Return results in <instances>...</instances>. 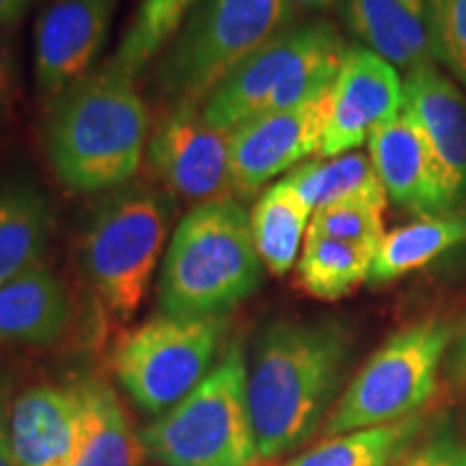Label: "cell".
I'll list each match as a JSON object with an SVG mask.
<instances>
[{
  "label": "cell",
  "instance_id": "cell-7",
  "mask_svg": "<svg viewBox=\"0 0 466 466\" xmlns=\"http://www.w3.org/2000/svg\"><path fill=\"white\" fill-rule=\"evenodd\" d=\"M173 218L168 192L130 182L104 195L83 231L85 275L116 318L137 313L165 248Z\"/></svg>",
  "mask_w": 466,
  "mask_h": 466
},
{
  "label": "cell",
  "instance_id": "cell-5",
  "mask_svg": "<svg viewBox=\"0 0 466 466\" xmlns=\"http://www.w3.org/2000/svg\"><path fill=\"white\" fill-rule=\"evenodd\" d=\"M138 436L145 456L162 466L258 464L242 341H231L212 371Z\"/></svg>",
  "mask_w": 466,
  "mask_h": 466
},
{
  "label": "cell",
  "instance_id": "cell-10",
  "mask_svg": "<svg viewBox=\"0 0 466 466\" xmlns=\"http://www.w3.org/2000/svg\"><path fill=\"white\" fill-rule=\"evenodd\" d=\"M330 113V89L300 106L264 113L231 130L233 199H248L272 177L319 154Z\"/></svg>",
  "mask_w": 466,
  "mask_h": 466
},
{
  "label": "cell",
  "instance_id": "cell-6",
  "mask_svg": "<svg viewBox=\"0 0 466 466\" xmlns=\"http://www.w3.org/2000/svg\"><path fill=\"white\" fill-rule=\"evenodd\" d=\"M288 0H197L156 58V86L171 106L203 104L240 63L289 26Z\"/></svg>",
  "mask_w": 466,
  "mask_h": 466
},
{
  "label": "cell",
  "instance_id": "cell-17",
  "mask_svg": "<svg viewBox=\"0 0 466 466\" xmlns=\"http://www.w3.org/2000/svg\"><path fill=\"white\" fill-rule=\"evenodd\" d=\"M343 22L363 48L401 72L436 63L432 0H341Z\"/></svg>",
  "mask_w": 466,
  "mask_h": 466
},
{
  "label": "cell",
  "instance_id": "cell-25",
  "mask_svg": "<svg viewBox=\"0 0 466 466\" xmlns=\"http://www.w3.org/2000/svg\"><path fill=\"white\" fill-rule=\"evenodd\" d=\"M417 428V419L408 417L404 421L330 436L288 466H391Z\"/></svg>",
  "mask_w": 466,
  "mask_h": 466
},
{
  "label": "cell",
  "instance_id": "cell-9",
  "mask_svg": "<svg viewBox=\"0 0 466 466\" xmlns=\"http://www.w3.org/2000/svg\"><path fill=\"white\" fill-rule=\"evenodd\" d=\"M229 319H149L119 341L113 354L115 374L138 408L167 412L212 371Z\"/></svg>",
  "mask_w": 466,
  "mask_h": 466
},
{
  "label": "cell",
  "instance_id": "cell-33",
  "mask_svg": "<svg viewBox=\"0 0 466 466\" xmlns=\"http://www.w3.org/2000/svg\"><path fill=\"white\" fill-rule=\"evenodd\" d=\"M291 9H299V11H324L335 7L337 3L341 0H288Z\"/></svg>",
  "mask_w": 466,
  "mask_h": 466
},
{
  "label": "cell",
  "instance_id": "cell-34",
  "mask_svg": "<svg viewBox=\"0 0 466 466\" xmlns=\"http://www.w3.org/2000/svg\"><path fill=\"white\" fill-rule=\"evenodd\" d=\"M453 370H456L458 378L466 380V329H464L462 337H460L456 352H453Z\"/></svg>",
  "mask_w": 466,
  "mask_h": 466
},
{
  "label": "cell",
  "instance_id": "cell-26",
  "mask_svg": "<svg viewBox=\"0 0 466 466\" xmlns=\"http://www.w3.org/2000/svg\"><path fill=\"white\" fill-rule=\"evenodd\" d=\"M195 3L197 0H143L110 61L137 78L147 63L160 56Z\"/></svg>",
  "mask_w": 466,
  "mask_h": 466
},
{
  "label": "cell",
  "instance_id": "cell-30",
  "mask_svg": "<svg viewBox=\"0 0 466 466\" xmlns=\"http://www.w3.org/2000/svg\"><path fill=\"white\" fill-rule=\"evenodd\" d=\"M401 466H466V447L451 439H439L412 453Z\"/></svg>",
  "mask_w": 466,
  "mask_h": 466
},
{
  "label": "cell",
  "instance_id": "cell-20",
  "mask_svg": "<svg viewBox=\"0 0 466 466\" xmlns=\"http://www.w3.org/2000/svg\"><path fill=\"white\" fill-rule=\"evenodd\" d=\"M55 217L46 192L33 179H0V285L42 261Z\"/></svg>",
  "mask_w": 466,
  "mask_h": 466
},
{
  "label": "cell",
  "instance_id": "cell-12",
  "mask_svg": "<svg viewBox=\"0 0 466 466\" xmlns=\"http://www.w3.org/2000/svg\"><path fill=\"white\" fill-rule=\"evenodd\" d=\"M119 0H50L35 25V86L52 102L93 72Z\"/></svg>",
  "mask_w": 466,
  "mask_h": 466
},
{
  "label": "cell",
  "instance_id": "cell-16",
  "mask_svg": "<svg viewBox=\"0 0 466 466\" xmlns=\"http://www.w3.org/2000/svg\"><path fill=\"white\" fill-rule=\"evenodd\" d=\"M80 434L76 384H35L11 401L14 466H74Z\"/></svg>",
  "mask_w": 466,
  "mask_h": 466
},
{
  "label": "cell",
  "instance_id": "cell-14",
  "mask_svg": "<svg viewBox=\"0 0 466 466\" xmlns=\"http://www.w3.org/2000/svg\"><path fill=\"white\" fill-rule=\"evenodd\" d=\"M370 158L395 206L432 217L458 209L423 132L404 110L371 134Z\"/></svg>",
  "mask_w": 466,
  "mask_h": 466
},
{
  "label": "cell",
  "instance_id": "cell-32",
  "mask_svg": "<svg viewBox=\"0 0 466 466\" xmlns=\"http://www.w3.org/2000/svg\"><path fill=\"white\" fill-rule=\"evenodd\" d=\"M35 0H0V31L3 28H15L22 17L28 14Z\"/></svg>",
  "mask_w": 466,
  "mask_h": 466
},
{
  "label": "cell",
  "instance_id": "cell-19",
  "mask_svg": "<svg viewBox=\"0 0 466 466\" xmlns=\"http://www.w3.org/2000/svg\"><path fill=\"white\" fill-rule=\"evenodd\" d=\"M80 400V434L74 466H143L141 436L132 430L121 400L108 382L74 380Z\"/></svg>",
  "mask_w": 466,
  "mask_h": 466
},
{
  "label": "cell",
  "instance_id": "cell-1",
  "mask_svg": "<svg viewBox=\"0 0 466 466\" xmlns=\"http://www.w3.org/2000/svg\"><path fill=\"white\" fill-rule=\"evenodd\" d=\"M350 337L337 322L279 319L261 330L248 365V412L261 460L300 447L341 384Z\"/></svg>",
  "mask_w": 466,
  "mask_h": 466
},
{
  "label": "cell",
  "instance_id": "cell-13",
  "mask_svg": "<svg viewBox=\"0 0 466 466\" xmlns=\"http://www.w3.org/2000/svg\"><path fill=\"white\" fill-rule=\"evenodd\" d=\"M401 106L404 80L398 69L363 46L348 48L330 85V113L319 156L335 158L359 149L378 127L400 115Z\"/></svg>",
  "mask_w": 466,
  "mask_h": 466
},
{
  "label": "cell",
  "instance_id": "cell-21",
  "mask_svg": "<svg viewBox=\"0 0 466 466\" xmlns=\"http://www.w3.org/2000/svg\"><path fill=\"white\" fill-rule=\"evenodd\" d=\"M466 242V209L421 217L384 233L371 261V285H384L432 264L447 250Z\"/></svg>",
  "mask_w": 466,
  "mask_h": 466
},
{
  "label": "cell",
  "instance_id": "cell-24",
  "mask_svg": "<svg viewBox=\"0 0 466 466\" xmlns=\"http://www.w3.org/2000/svg\"><path fill=\"white\" fill-rule=\"evenodd\" d=\"M376 248L307 233L296 277L318 300H337L370 279Z\"/></svg>",
  "mask_w": 466,
  "mask_h": 466
},
{
  "label": "cell",
  "instance_id": "cell-4",
  "mask_svg": "<svg viewBox=\"0 0 466 466\" xmlns=\"http://www.w3.org/2000/svg\"><path fill=\"white\" fill-rule=\"evenodd\" d=\"M348 46L324 20L285 26L240 63L203 102V116L236 130L264 113L300 106L330 89Z\"/></svg>",
  "mask_w": 466,
  "mask_h": 466
},
{
  "label": "cell",
  "instance_id": "cell-29",
  "mask_svg": "<svg viewBox=\"0 0 466 466\" xmlns=\"http://www.w3.org/2000/svg\"><path fill=\"white\" fill-rule=\"evenodd\" d=\"M20 96V58L14 28L0 31V124L7 121Z\"/></svg>",
  "mask_w": 466,
  "mask_h": 466
},
{
  "label": "cell",
  "instance_id": "cell-31",
  "mask_svg": "<svg viewBox=\"0 0 466 466\" xmlns=\"http://www.w3.org/2000/svg\"><path fill=\"white\" fill-rule=\"evenodd\" d=\"M11 387L7 378H0V466H14L9 445V410H11Z\"/></svg>",
  "mask_w": 466,
  "mask_h": 466
},
{
  "label": "cell",
  "instance_id": "cell-8",
  "mask_svg": "<svg viewBox=\"0 0 466 466\" xmlns=\"http://www.w3.org/2000/svg\"><path fill=\"white\" fill-rule=\"evenodd\" d=\"M450 339V326L442 322L408 326L387 339L348 384L324 425L326 436L412 417L432 398Z\"/></svg>",
  "mask_w": 466,
  "mask_h": 466
},
{
  "label": "cell",
  "instance_id": "cell-27",
  "mask_svg": "<svg viewBox=\"0 0 466 466\" xmlns=\"http://www.w3.org/2000/svg\"><path fill=\"white\" fill-rule=\"evenodd\" d=\"M384 208L371 201H343L313 212L309 231L313 236L374 247L384 238Z\"/></svg>",
  "mask_w": 466,
  "mask_h": 466
},
{
  "label": "cell",
  "instance_id": "cell-18",
  "mask_svg": "<svg viewBox=\"0 0 466 466\" xmlns=\"http://www.w3.org/2000/svg\"><path fill=\"white\" fill-rule=\"evenodd\" d=\"M66 285L44 261L0 285V343L46 346L69 322Z\"/></svg>",
  "mask_w": 466,
  "mask_h": 466
},
{
  "label": "cell",
  "instance_id": "cell-15",
  "mask_svg": "<svg viewBox=\"0 0 466 466\" xmlns=\"http://www.w3.org/2000/svg\"><path fill=\"white\" fill-rule=\"evenodd\" d=\"M423 132L442 177L460 208L466 201V96L451 76L430 63L406 74L404 106Z\"/></svg>",
  "mask_w": 466,
  "mask_h": 466
},
{
  "label": "cell",
  "instance_id": "cell-3",
  "mask_svg": "<svg viewBox=\"0 0 466 466\" xmlns=\"http://www.w3.org/2000/svg\"><path fill=\"white\" fill-rule=\"evenodd\" d=\"M264 277L250 218L233 197L199 203L175 227L162 261L158 300L171 318H227Z\"/></svg>",
  "mask_w": 466,
  "mask_h": 466
},
{
  "label": "cell",
  "instance_id": "cell-22",
  "mask_svg": "<svg viewBox=\"0 0 466 466\" xmlns=\"http://www.w3.org/2000/svg\"><path fill=\"white\" fill-rule=\"evenodd\" d=\"M311 212L343 201H371L387 206L389 197L370 154L348 151L335 158L305 162L283 179Z\"/></svg>",
  "mask_w": 466,
  "mask_h": 466
},
{
  "label": "cell",
  "instance_id": "cell-11",
  "mask_svg": "<svg viewBox=\"0 0 466 466\" xmlns=\"http://www.w3.org/2000/svg\"><path fill=\"white\" fill-rule=\"evenodd\" d=\"M201 106L197 102L175 104L147 145L149 165L162 184L197 206L233 197L231 132L209 126Z\"/></svg>",
  "mask_w": 466,
  "mask_h": 466
},
{
  "label": "cell",
  "instance_id": "cell-23",
  "mask_svg": "<svg viewBox=\"0 0 466 466\" xmlns=\"http://www.w3.org/2000/svg\"><path fill=\"white\" fill-rule=\"evenodd\" d=\"M311 217V209L283 179L264 190L248 218L255 248L266 270L275 277L288 275L299 259Z\"/></svg>",
  "mask_w": 466,
  "mask_h": 466
},
{
  "label": "cell",
  "instance_id": "cell-2",
  "mask_svg": "<svg viewBox=\"0 0 466 466\" xmlns=\"http://www.w3.org/2000/svg\"><path fill=\"white\" fill-rule=\"evenodd\" d=\"M147 134L149 113L134 78L108 61L50 102L44 145L58 182L96 195L132 182Z\"/></svg>",
  "mask_w": 466,
  "mask_h": 466
},
{
  "label": "cell",
  "instance_id": "cell-28",
  "mask_svg": "<svg viewBox=\"0 0 466 466\" xmlns=\"http://www.w3.org/2000/svg\"><path fill=\"white\" fill-rule=\"evenodd\" d=\"M436 63L466 89V0H432Z\"/></svg>",
  "mask_w": 466,
  "mask_h": 466
}]
</instances>
